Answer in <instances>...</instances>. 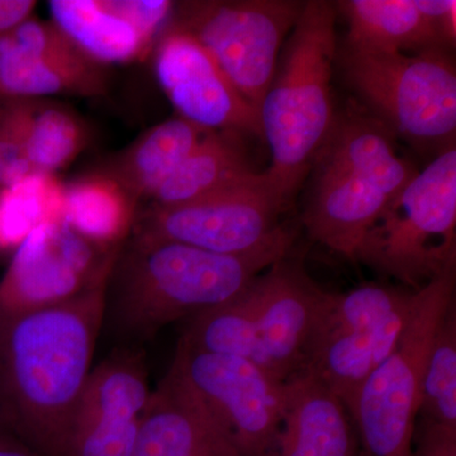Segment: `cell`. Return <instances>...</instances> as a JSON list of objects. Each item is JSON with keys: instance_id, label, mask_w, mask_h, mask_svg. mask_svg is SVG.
Instances as JSON below:
<instances>
[{"instance_id": "9a60e30c", "label": "cell", "mask_w": 456, "mask_h": 456, "mask_svg": "<svg viewBox=\"0 0 456 456\" xmlns=\"http://www.w3.org/2000/svg\"><path fill=\"white\" fill-rule=\"evenodd\" d=\"M152 51L156 80L180 118L206 131L261 137L259 113L200 42L165 27Z\"/></svg>"}, {"instance_id": "ffe728a7", "label": "cell", "mask_w": 456, "mask_h": 456, "mask_svg": "<svg viewBox=\"0 0 456 456\" xmlns=\"http://www.w3.org/2000/svg\"><path fill=\"white\" fill-rule=\"evenodd\" d=\"M208 132L180 117L167 119L143 132L101 171L139 202L151 200Z\"/></svg>"}, {"instance_id": "603a6c76", "label": "cell", "mask_w": 456, "mask_h": 456, "mask_svg": "<svg viewBox=\"0 0 456 456\" xmlns=\"http://www.w3.org/2000/svg\"><path fill=\"white\" fill-rule=\"evenodd\" d=\"M239 134L208 132L151 198V206L191 202L253 178Z\"/></svg>"}, {"instance_id": "f546056e", "label": "cell", "mask_w": 456, "mask_h": 456, "mask_svg": "<svg viewBox=\"0 0 456 456\" xmlns=\"http://www.w3.org/2000/svg\"><path fill=\"white\" fill-rule=\"evenodd\" d=\"M36 5L32 0H0V35L13 31L32 18Z\"/></svg>"}, {"instance_id": "83f0119b", "label": "cell", "mask_w": 456, "mask_h": 456, "mask_svg": "<svg viewBox=\"0 0 456 456\" xmlns=\"http://www.w3.org/2000/svg\"><path fill=\"white\" fill-rule=\"evenodd\" d=\"M412 456H456V428L417 419Z\"/></svg>"}, {"instance_id": "4316f807", "label": "cell", "mask_w": 456, "mask_h": 456, "mask_svg": "<svg viewBox=\"0 0 456 456\" xmlns=\"http://www.w3.org/2000/svg\"><path fill=\"white\" fill-rule=\"evenodd\" d=\"M29 102H0V187L36 173L28 154Z\"/></svg>"}, {"instance_id": "f1b7e54d", "label": "cell", "mask_w": 456, "mask_h": 456, "mask_svg": "<svg viewBox=\"0 0 456 456\" xmlns=\"http://www.w3.org/2000/svg\"><path fill=\"white\" fill-rule=\"evenodd\" d=\"M417 8L436 27L444 46H454L456 40L455 0H415Z\"/></svg>"}, {"instance_id": "ba28073f", "label": "cell", "mask_w": 456, "mask_h": 456, "mask_svg": "<svg viewBox=\"0 0 456 456\" xmlns=\"http://www.w3.org/2000/svg\"><path fill=\"white\" fill-rule=\"evenodd\" d=\"M415 292L368 283L346 293H332L299 374L322 383L350 412L362 383L395 350Z\"/></svg>"}, {"instance_id": "484cf974", "label": "cell", "mask_w": 456, "mask_h": 456, "mask_svg": "<svg viewBox=\"0 0 456 456\" xmlns=\"http://www.w3.org/2000/svg\"><path fill=\"white\" fill-rule=\"evenodd\" d=\"M417 419L456 428V303L435 334L426 362Z\"/></svg>"}, {"instance_id": "3957f363", "label": "cell", "mask_w": 456, "mask_h": 456, "mask_svg": "<svg viewBox=\"0 0 456 456\" xmlns=\"http://www.w3.org/2000/svg\"><path fill=\"white\" fill-rule=\"evenodd\" d=\"M331 297L310 277L305 255L293 248L235 298L184 321L179 341L248 360L285 383L301 373Z\"/></svg>"}, {"instance_id": "7c38bea8", "label": "cell", "mask_w": 456, "mask_h": 456, "mask_svg": "<svg viewBox=\"0 0 456 456\" xmlns=\"http://www.w3.org/2000/svg\"><path fill=\"white\" fill-rule=\"evenodd\" d=\"M289 207L265 173L191 202L150 206L137 216L132 235L178 242L211 253L240 255L268 244L288 224Z\"/></svg>"}, {"instance_id": "9c48e42d", "label": "cell", "mask_w": 456, "mask_h": 456, "mask_svg": "<svg viewBox=\"0 0 456 456\" xmlns=\"http://www.w3.org/2000/svg\"><path fill=\"white\" fill-rule=\"evenodd\" d=\"M344 70L351 88L399 134L419 145H452L456 131V70L445 50L410 56L398 51L347 47Z\"/></svg>"}, {"instance_id": "277c9868", "label": "cell", "mask_w": 456, "mask_h": 456, "mask_svg": "<svg viewBox=\"0 0 456 456\" xmlns=\"http://www.w3.org/2000/svg\"><path fill=\"white\" fill-rule=\"evenodd\" d=\"M335 25L331 3L303 4L279 73L259 108L261 137L272 152L265 174L288 204L334 127Z\"/></svg>"}, {"instance_id": "7402d4cb", "label": "cell", "mask_w": 456, "mask_h": 456, "mask_svg": "<svg viewBox=\"0 0 456 456\" xmlns=\"http://www.w3.org/2000/svg\"><path fill=\"white\" fill-rule=\"evenodd\" d=\"M338 8L349 25L347 47L416 53L445 47L415 0H345Z\"/></svg>"}, {"instance_id": "6da1fadb", "label": "cell", "mask_w": 456, "mask_h": 456, "mask_svg": "<svg viewBox=\"0 0 456 456\" xmlns=\"http://www.w3.org/2000/svg\"><path fill=\"white\" fill-rule=\"evenodd\" d=\"M108 279L61 305L0 316V425L42 456H68L104 326Z\"/></svg>"}, {"instance_id": "d6986e66", "label": "cell", "mask_w": 456, "mask_h": 456, "mask_svg": "<svg viewBox=\"0 0 456 456\" xmlns=\"http://www.w3.org/2000/svg\"><path fill=\"white\" fill-rule=\"evenodd\" d=\"M51 18L84 56L102 66L149 55L155 41L123 13L119 0H51Z\"/></svg>"}, {"instance_id": "4dcf8cb0", "label": "cell", "mask_w": 456, "mask_h": 456, "mask_svg": "<svg viewBox=\"0 0 456 456\" xmlns=\"http://www.w3.org/2000/svg\"><path fill=\"white\" fill-rule=\"evenodd\" d=\"M0 456H42L0 425Z\"/></svg>"}, {"instance_id": "2e32d148", "label": "cell", "mask_w": 456, "mask_h": 456, "mask_svg": "<svg viewBox=\"0 0 456 456\" xmlns=\"http://www.w3.org/2000/svg\"><path fill=\"white\" fill-rule=\"evenodd\" d=\"M134 456H241L170 367L151 392Z\"/></svg>"}, {"instance_id": "cb8c5ba5", "label": "cell", "mask_w": 456, "mask_h": 456, "mask_svg": "<svg viewBox=\"0 0 456 456\" xmlns=\"http://www.w3.org/2000/svg\"><path fill=\"white\" fill-rule=\"evenodd\" d=\"M65 184L53 174L35 173L0 187V257L45 222L64 218Z\"/></svg>"}, {"instance_id": "e0dca14e", "label": "cell", "mask_w": 456, "mask_h": 456, "mask_svg": "<svg viewBox=\"0 0 456 456\" xmlns=\"http://www.w3.org/2000/svg\"><path fill=\"white\" fill-rule=\"evenodd\" d=\"M277 456H368L358 428L334 392L308 374L285 382Z\"/></svg>"}, {"instance_id": "5bb4252c", "label": "cell", "mask_w": 456, "mask_h": 456, "mask_svg": "<svg viewBox=\"0 0 456 456\" xmlns=\"http://www.w3.org/2000/svg\"><path fill=\"white\" fill-rule=\"evenodd\" d=\"M151 392L142 351L122 347L102 360L75 410L68 456H134Z\"/></svg>"}, {"instance_id": "44dd1931", "label": "cell", "mask_w": 456, "mask_h": 456, "mask_svg": "<svg viewBox=\"0 0 456 456\" xmlns=\"http://www.w3.org/2000/svg\"><path fill=\"white\" fill-rule=\"evenodd\" d=\"M137 204L127 189L99 170L65 184L64 221L93 244L114 250L130 239Z\"/></svg>"}, {"instance_id": "4fadbf2b", "label": "cell", "mask_w": 456, "mask_h": 456, "mask_svg": "<svg viewBox=\"0 0 456 456\" xmlns=\"http://www.w3.org/2000/svg\"><path fill=\"white\" fill-rule=\"evenodd\" d=\"M119 248L93 244L64 221L45 222L26 237L0 279V316L71 301L110 278Z\"/></svg>"}, {"instance_id": "7a4b0ae2", "label": "cell", "mask_w": 456, "mask_h": 456, "mask_svg": "<svg viewBox=\"0 0 456 456\" xmlns=\"http://www.w3.org/2000/svg\"><path fill=\"white\" fill-rule=\"evenodd\" d=\"M297 233L287 226L268 244L240 255L131 235L108 279L104 321L127 340H149L244 292L292 250Z\"/></svg>"}, {"instance_id": "52a82bcc", "label": "cell", "mask_w": 456, "mask_h": 456, "mask_svg": "<svg viewBox=\"0 0 456 456\" xmlns=\"http://www.w3.org/2000/svg\"><path fill=\"white\" fill-rule=\"evenodd\" d=\"M455 283L454 268L416 290L395 350L359 389L350 415L368 456H412L426 362Z\"/></svg>"}, {"instance_id": "8992f818", "label": "cell", "mask_w": 456, "mask_h": 456, "mask_svg": "<svg viewBox=\"0 0 456 456\" xmlns=\"http://www.w3.org/2000/svg\"><path fill=\"white\" fill-rule=\"evenodd\" d=\"M355 263L419 290L456 264V149L446 147L368 231Z\"/></svg>"}, {"instance_id": "8fae6325", "label": "cell", "mask_w": 456, "mask_h": 456, "mask_svg": "<svg viewBox=\"0 0 456 456\" xmlns=\"http://www.w3.org/2000/svg\"><path fill=\"white\" fill-rule=\"evenodd\" d=\"M171 368L241 456H277L285 383L253 362L191 349L182 341Z\"/></svg>"}, {"instance_id": "d4e9b609", "label": "cell", "mask_w": 456, "mask_h": 456, "mask_svg": "<svg viewBox=\"0 0 456 456\" xmlns=\"http://www.w3.org/2000/svg\"><path fill=\"white\" fill-rule=\"evenodd\" d=\"M90 142L88 126L73 110L44 99L29 102L28 154L36 173L65 169Z\"/></svg>"}, {"instance_id": "ac0fdd59", "label": "cell", "mask_w": 456, "mask_h": 456, "mask_svg": "<svg viewBox=\"0 0 456 456\" xmlns=\"http://www.w3.org/2000/svg\"><path fill=\"white\" fill-rule=\"evenodd\" d=\"M110 86L106 66L89 59L42 55L0 35V102L42 99L59 94L103 97Z\"/></svg>"}, {"instance_id": "30bf717a", "label": "cell", "mask_w": 456, "mask_h": 456, "mask_svg": "<svg viewBox=\"0 0 456 456\" xmlns=\"http://www.w3.org/2000/svg\"><path fill=\"white\" fill-rule=\"evenodd\" d=\"M303 4L293 0L175 3L165 27L188 33L200 42L259 113L277 74L279 51Z\"/></svg>"}, {"instance_id": "5b68a950", "label": "cell", "mask_w": 456, "mask_h": 456, "mask_svg": "<svg viewBox=\"0 0 456 456\" xmlns=\"http://www.w3.org/2000/svg\"><path fill=\"white\" fill-rule=\"evenodd\" d=\"M312 165L303 224L312 240L355 263L368 231L417 170L397 154L383 123L356 112L336 117Z\"/></svg>"}]
</instances>
